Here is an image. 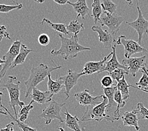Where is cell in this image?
<instances>
[{
  "label": "cell",
  "mask_w": 148,
  "mask_h": 131,
  "mask_svg": "<svg viewBox=\"0 0 148 131\" xmlns=\"http://www.w3.org/2000/svg\"><path fill=\"white\" fill-rule=\"evenodd\" d=\"M58 129L59 130V131H65L62 127H58Z\"/></svg>",
  "instance_id": "cell-43"
},
{
  "label": "cell",
  "mask_w": 148,
  "mask_h": 131,
  "mask_svg": "<svg viewBox=\"0 0 148 131\" xmlns=\"http://www.w3.org/2000/svg\"><path fill=\"white\" fill-rule=\"evenodd\" d=\"M116 86H117V90L121 92L123 100L126 102V100H127L129 98V88L130 86L125 81V77L123 78L121 80H120L119 82H117Z\"/></svg>",
  "instance_id": "cell-26"
},
{
  "label": "cell",
  "mask_w": 148,
  "mask_h": 131,
  "mask_svg": "<svg viewBox=\"0 0 148 131\" xmlns=\"http://www.w3.org/2000/svg\"><path fill=\"white\" fill-rule=\"evenodd\" d=\"M101 5L104 10V13H108L110 14L115 13L117 8V5L110 0H102L101 1Z\"/></svg>",
  "instance_id": "cell-31"
},
{
  "label": "cell",
  "mask_w": 148,
  "mask_h": 131,
  "mask_svg": "<svg viewBox=\"0 0 148 131\" xmlns=\"http://www.w3.org/2000/svg\"><path fill=\"white\" fill-rule=\"evenodd\" d=\"M23 8L22 4H17L16 5H6L0 4V13H6L14 10H20Z\"/></svg>",
  "instance_id": "cell-34"
},
{
  "label": "cell",
  "mask_w": 148,
  "mask_h": 131,
  "mask_svg": "<svg viewBox=\"0 0 148 131\" xmlns=\"http://www.w3.org/2000/svg\"><path fill=\"white\" fill-rule=\"evenodd\" d=\"M114 100L116 102V104H117V107L114 112V117L116 119V120H119L120 119V110L124 107L126 102L123 100L121 92L118 90L115 91L114 95Z\"/></svg>",
  "instance_id": "cell-27"
},
{
  "label": "cell",
  "mask_w": 148,
  "mask_h": 131,
  "mask_svg": "<svg viewBox=\"0 0 148 131\" xmlns=\"http://www.w3.org/2000/svg\"><path fill=\"white\" fill-rule=\"evenodd\" d=\"M54 1L59 5H64L68 3V0H54Z\"/></svg>",
  "instance_id": "cell-39"
},
{
  "label": "cell",
  "mask_w": 148,
  "mask_h": 131,
  "mask_svg": "<svg viewBox=\"0 0 148 131\" xmlns=\"http://www.w3.org/2000/svg\"><path fill=\"white\" fill-rule=\"evenodd\" d=\"M140 72L143 73V76L140 79L139 82L136 83L137 86H133L132 85H129L130 87H133L136 89H138L140 91L148 93V73L147 69L146 67L142 68L140 70Z\"/></svg>",
  "instance_id": "cell-23"
},
{
  "label": "cell",
  "mask_w": 148,
  "mask_h": 131,
  "mask_svg": "<svg viewBox=\"0 0 148 131\" xmlns=\"http://www.w3.org/2000/svg\"><path fill=\"white\" fill-rule=\"evenodd\" d=\"M35 2L37 3H40V4H42V3H44L45 2L44 0H40V1H38V0H35Z\"/></svg>",
  "instance_id": "cell-42"
},
{
  "label": "cell",
  "mask_w": 148,
  "mask_h": 131,
  "mask_svg": "<svg viewBox=\"0 0 148 131\" xmlns=\"http://www.w3.org/2000/svg\"><path fill=\"white\" fill-rule=\"evenodd\" d=\"M34 102V101L32 100V101L29 103V105H24L22 108H21L20 109L18 120L21 122H25V121H26L28 117H29L30 111L34 108V106L32 105V104Z\"/></svg>",
  "instance_id": "cell-30"
},
{
  "label": "cell",
  "mask_w": 148,
  "mask_h": 131,
  "mask_svg": "<svg viewBox=\"0 0 148 131\" xmlns=\"http://www.w3.org/2000/svg\"><path fill=\"white\" fill-rule=\"evenodd\" d=\"M21 45H22V42L20 40H16L15 42H13L8 51L3 56V58L5 62L4 65H3V68L2 71L0 72V82H1L2 79L6 75L8 69L11 68L14 60L15 59L20 51ZM0 90H3L4 89L3 88H0Z\"/></svg>",
  "instance_id": "cell-7"
},
{
  "label": "cell",
  "mask_w": 148,
  "mask_h": 131,
  "mask_svg": "<svg viewBox=\"0 0 148 131\" xmlns=\"http://www.w3.org/2000/svg\"><path fill=\"white\" fill-rule=\"evenodd\" d=\"M91 30L97 32L98 35L99 42L103 44L104 47L107 49L112 48L113 45L115 44L116 40L114 38V35L107 30H103L101 27L94 25L91 27Z\"/></svg>",
  "instance_id": "cell-14"
},
{
  "label": "cell",
  "mask_w": 148,
  "mask_h": 131,
  "mask_svg": "<svg viewBox=\"0 0 148 131\" xmlns=\"http://www.w3.org/2000/svg\"><path fill=\"white\" fill-rule=\"evenodd\" d=\"M116 45H122L124 48V56L126 59L131 58L134 54L140 52H147V51L138 42L132 39H127L125 35H121L115 42Z\"/></svg>",
  "instance_id": "cell-6"
},
{
  "label": "cell",
  "mask_w": 148,
  "mask_h": 131,
  "mask_svg": "<svg viewBox=\"0 0 148 131\" xmlns=\"http://www.w3.org/2000/svg\"><path fill=\"white\" fill-rule=\"evenodd\" d=\"M137 9L138 11V16L137 19L132 22H127L129 26L133 28L138 34V43L140 45H143V42H142L143 36L148 33V20L144 19L143 15V13L140 10L139 2L137 1Z\"/></svg>",
  "instance_id": "cell-8"
},
{
  "label": "cell",
  "mask_w": 148,
  "mask_h": 131,
  "mask_svg": "<svg viewBox=\"0 0 148 131\" xmlns=\"http://www.w3.org/2000/svg\"><path fill=\"white\" fill-rule=\"evenodd\" d=\"M63 87H64V83H63V82L61 80H52L51 74H49L47 81L48 91L50 92V93L52 96H54V95L58 94L59 92L62 89Z\"/></svg>",
  "instance_id": "cell-22"
},
{
  "label": "cell",
  "mask_w": 148,
  "mask_h": 131,
  "mask_svg": "<svg viewBox=\"0 0 148 131\" xmlns=\"http://www.w3.org/2000/svg\"><path fill=\"white\" fill-rule=\"evenodd\" d=\"M33 51H34L33 49H29L25 44L21 45L18 54L17 55L15 59L14 60L11 68L10 69H13L17 66L21 65L22 64H23L24 62L25 61V59L27 57V56Z\"/></svg>",
  "instance_id": "cell-20"
},
{
  "label": "cell",
  "mask_w": 148,
  "mask_h": 131,
  "mask_svg": "<svg viewBox=\"0 0 148 131\" xmlns=\"http://www.w3.org/2000/svg\"><path fill=\"white\" fill-rule=\"evenodd\" d=\"M75 97L80 105L86 107L99 104L103 100V95L97 97H93L90 93L88 90H84L83 91L77 92L75 94Z\"/></svg>",
  "instance_id": "cell-12"
},
{
  "label": "cell",
  "mask_w": 148,
  "mask_h": 131,
  "mask_svg": "<svg viewBox=\"0 0 148 131\" xmlns=\"http://www.w3.org/2000/svg\"><path fill=\"white\" fill-rule=\"evenodd\" d=\"M44 23H47L48 25L52 29L58 32L63 34L64 35H69V32L66 28V25L63 23H54L51 22L50 20L47 19H43L40 22L41 25H43Z\"/></svg>",
  "instance_id": "cell-24"
},
{
  "label": "cell",
  "mask_w": 148,
  "mask_h": 131,
  "mask_svg": "<svg viewBox=\"0 0 148 131\" xmlns=\"http://www.w3.org/2000/svg\"><path fill=\"white\" fill-rule=\"evenodd\" d=\"M1 100V97H0V106H1V107H2L3 109L5 110H6V112L8 114V115L10 116V117L12 118V119H13L14 121L15 122L17 126H18V127H19L21 130H22V131H37L36 129L30 127L29 125L27 124V123H25V122H21L18 120V119H16L15 117H13L11 113L3 105Z\"/></svg>",
  "instance_id": "cell-28"
},
{
  "label": "cell",
  "mask_w": 148,
  "mask_h": 131,
  "mask_svg": "<svg viewBox=\"0 0 148 131\" xmlns=\"http://www.w3.org/2000/svg\"><path fill=\"white\" fill-rule=\"evenodd\" d=\"M68 4L71 5L74 11L77 14L76 20L81 16L82 19H84L86 16H90V9L88 7L86 0H78L76 3H71L68 1Z\"/></svg>",
  "instance_id": "cell-15"
},
{
  "label": "cell",
  "mask_w": 148,
  "mask_h": 131,
  "mask_svg": "<svg viewBox=\"0 0 148 131\" xmlns=\"http://www.w3.org/2000/svg\"><path fill=\"white\" fill-rule=\"evenodd\" d=\"M0 114H1V115H8V114H7V113H6V112L3 111L2 110H1V109H0Z\"/></svg>",
  "instance_id": "cell-41"
},
{
  "label": "cell",
  "mask_w": 148,
  "mask_h": 131,
  "mask_svg": "<svg viewBox=\"0 0 148 131\" xmlns=\"http://www.w3.org/2000/svg\"><path fill=\"white\" fill-rule=\"evenodd\" d=\"M83 75H84V74L82 72L77 73L73 70L69 69L68 71V74L67 75L59 77V79L61 80L64 83L65 88V91L64 92V93L66 96V100L69 98L70 92H71L72 88L77 84L79 78Z\"/></svg>",
  "instance_id": "cell-11"
},
{
  "label": "cell",
  "mask_w": 148,
  "mask_h": 131,
  "mask_svg": "<svg viewBox=\"0 0 148 131\" xmlns=\"http://www.w3.org/2000/svg\"><path fill=\"white\" fill-rule=\"evenodd\" d=\"M30 97L34 102H36L39 104L45 105L52 101V97L53 96L48 91H42L37 88H34L32 91Z\"/></svg>",
  "instance_id": "cell-16"
},
{
  "label": "cell",
  "mask_w": 148,
  "mask_h": 131,
  "mask_svg": "<svg viewBox=\"0 0 148 131\" xmlns=\"http://www.w3.org/2000/svg\"><path fill=\"white\" fill-rule=\"evenodd\" d=\"M137 114L139 115L140 119H148V109L144 107L143 103H138L137 104Z\"/></svg>",
  "instance_id": "cell-33"
},
{
  "label": "cell",
  "mask_w": 148,
  "mask_h": 131,
  "mask_svg": "<svg viewBox=\"0 0 148 131\" xmlns=\"http://www.w3.org/2000/svg\"><path fill=\"white\" fill-rule=\"evenodd\" d=\"M101 84L102 88H110L117 84V83H114V81L110 75L104 76L101 80Z\"/></svg>",
  "instance_id": "cell-35"
},
{
  "label": "cell",
  "mask_w": 148,
  "mask_h": 131,
  "mask_svg": "<svg viewBox=\"0 0 148 131\" xmlns=\"http://www.w3.org/2000/svg\"><path fill=\"white\" fill-rule=\"evenodd\" d=\"M103 100L100 104L86 107V111L82 118V122L90 121L93 120L97 122H100L103 119L111 122L116 121V119L114 117L106 114L105 113L108 101L107 98L105 95H103Z\"/></svg>",
  "instance_id": "cell-3"
},
{
  "label": "cell",
  "mask_w": 148,
  "mask_h": 131,
  "mask_svg": "<svg viewBox=\"0 0 148 131\" xmlns=\"http://www.w3.org/2000/svg\"><path fill=\"white\" fill-rule=\"evenodd\" d=\"M65 105L66 104H58L54 100H52L48 107L42 110L38 118L44 119L46 125L50 124L52 120L56 119L61 123L64 122V120L61 115V112L62 107Z\"/></svg>",
  "instance_id": "cell-5"
},
{
  "label": "cell",
  "mask_w": 148,
  "mask_h": 131,
  "mask_svg": "<svg viewBox=\"0 0 148 131\" xmlns=\"http://www.w3.org/2000/svg\"><path fill=\"white\" fill-rule=\"evenodd\" d=\"M146 56H144L140 58H130L122 59V65L126 68L127 71L133 77L136 76V74L142 68L146 67Z\"/></svg>",
  "instance_id": "cell-10"
},
{
  "label": "cell",
  "mask_w": 148,
  "mask_h": 131,
  "mask_svg": "<svg viewBox=\"0 0 148 131\" xmlns=\"http://www.w3.org/2000/svg\"><path fill=\"white\" fill-rule=\"evenodd\" d=\"M14 125H15V123H14L13 122L10 123L8 125L6 126L5 128L1 129V131H10L11 130V129L14 126Z\"/></svg>",
  "instance_id": "cell-38"
},
{
  "label": "cell",
  "mask_w": 148,
  "mask_h": 131,
  "mask_svg": "<svg viewBox=\"0 0 148 131\" xmlns=\"http://www.w3.org/2000/svg\"><path fill=\"white\" fill-rule=\"evenodd\" d=\"M67 30L69 33H73V35H78L80 31L84 30L83 23H79L77 20L70 22L69 25L66 26Z\"/></svg>",
  "instance_id": "cell-29"
},
{
  "label": "cell",
  "mask_w": 148,
  "mask_h": 131,
  "mask_svg": "<svg viewBox=\"0 0 148 131\" xmlns=\"http://www.w3.org/2000/svg\"><path fill=\"white\" fill-rule=\"evenodd\" d=\"M127 3L128 4H129V6H131L133 2H132V1H127Z\"/></svg>",
  "instance_id": "cell-44"
},
{
  "label": "cell",
  "mask_w": 148,
  "mask_h": 131,
  "mask_svg": "<svg viewBox=\"0 0 148 131\" xmlns=\"http://www.w3.org/2000/svg\"><path fill=\"white\" fill-rule=\"evenodd\" d=\"M5 61L3 59H1L0 58V72L1 71L3 68V66H2V64H5Z\"/></svg>",
  "instance_id": "cell-40"
},
{
  "label": "cell",
  "mask_w": 148,
  "mask_h": 131,
  "mask_svg": "<svg viewBox=\"0 0 148 131\" xmlns=\"http://www.w3.org/2000/svg\"><path fill=\"white\" fill-rule=\"evenodd\" d=\"M105 15L100 19V24L101 27L106 26L108 28L110 32L116 35L119 32L121 25L124 22V18L119 16L117 14H110L108 13H104Z\"/></svg>",
  "instance_id": "cell-9"
},
{
  "label": "cell",
  "mask_w": 148,
  "mask_h": 131,
  "mask_svg": "<svg viewBox=\"0 0 148 131\" xmlns=\"http://www.w3.org/2000/svg\"><path fill=\"white\" fill-rule=\"evenodd\" d=\"M3 95V93H2V92H1V91H0V97H1Z\"/></svg>",
  "instance_id": "cell-45"
},
{
  "label": "cell",
  "mask_w": 148,
  "mask_h": 131,
  "mask_svg": "<svg viewBox=\"0 0 148 131\" xmlns=\"http://www.w3.org/2000/svg\"><path fill=\"white\" fill-rule=\"evenodd\" d=\"M116 44H115L112 47V58L110 59V61H107L106 62V66L105 68L103 71H107L109 73V74L111 73L112 72L114 71V70L117 69H124L126 70V68L121 64H120L118 61L117 58V55H116ZM127 71V70H126Z\"/></svg>",
  "instance_id": "cell-19"
},
{
  "label": "cell",
  "mask_w": 148,
  "mask_h": 131,
  "mask_svg": "<svg viewBox=\"0 0 148 131\" xmlns=\"http://www.w3.org/2000/svg\"><path fill=\"white\" fill-rule=\"evenodd\" d=\"M61 66H56L54 67H49L44 64H40L36 67H34L30 71L29 78L25 81V85L26 86L25 97V99H27L32 93V91L34 88L48 77L52 71L55 70L61 69Z\"/></svg>",
  "instance_id": "cell-2"
},
{
  "label": "cell",
  "mask_w": 148,
  "mask_h": 131,
  "mask_svg": "<svg viewBox=\"0 0 148 131\" xmlns=\"http://www.w3.org/2000/svg\"><path fill=\"white\" fill-rule=\"evenodd\" d=\"M64 114L66 115V119L64 120V122L67 127H68L69 129L73 130V131H82L79 125V120L76 115L72 116L68 112L66 108L65 109V112Z\"/></svg>",
  "instance_id": "cell-21"
},
{
  "label": "cell",
  "mask_w": 148,
  "mask_h": 131,
  "mask_svg": "<svg viewBox=\"0 0 148 131\" xmlns=\"http://www.w3.org/2000/svg\"><path fill=\"white\" fill-rule=\"evenodd\" d=\"M50 37L46 34H42L38 37V42L40 45L45 46L50 43Z\"/></svg>",
  "instance_id": "cell-36"
},
{
  "label": "cell",
  "mask_w": 148,
  "mask_h": 131,
  "mask_svg": "<svg viewBox=\"0 0 148 131\" xmlns=\"http://www.w3.org/2000/svg\"><path fill=\"white\" fill-rule=\"evenodd\" d=\"M3 38H7L8 39H11L9 33L6 30L5 26L0 25V42H1Z\"/></svg>",
  "instance_id": "cell-37"
},
{
  "label": "cell",
  "mask_w": 148,
  "mask_h": 131,
  "mask_svg": "<svg viewBox=\"0 0 148 131\" xmlns=\"http://www.w3.org/2000/svg\"><path fill=\"white\" fill-rule=\"evenodd\" d=\"M58 36L61 40V47L58 50L52 49L51 54L54 56H61L66 61L77 57L79 52L89 51L90 48L80 45L78 42V35H73L71 38H66L59 34Z\"/></svg>",
  "instance_id": "cell-1"
},
{
  "label": "cell",
  "mask_w": 148,
  "mask_h": 131,
  "mask_svg": "<svg viewBox=\"0 0 148 131\" xmlns=\"http://www.w3.org/2000/svg\"><path fill=\"white\" fill-rule=\"evenodd\" d=\"M20 81L18 80L17 78L14 76H9L7 79L6 83L2 84L1 86L4 87V90L6 89L8 92L10 97V106L15 113V117L18 119V115L16 114V107H20L22 108L25 105L23 102L20 101Z\"/></svg>",
  "instance_id": "cell-4"
},
{
  "label": "cell",
  "mask_w": 148,
  "mask_h": 131,
  "mask_svg": "<svg viewBox=\"0 0 148 131\" xmlns=\"http://www.w3.org/2000/svg\"><path fill=\"white\" fill-rule=\"evenodd\" d=\"M128 74L129 73L127 71L124 69H117L110 73V76L113 80L117 83L120 80H121L123 78L125 77V75H128Z\"/></svg>",
  "instance_id": "cell-32"
},
{
  "label": "cell",
  "mask_w": 148,
  "mask_h": 131,
  "mask_svg": "<svg viewBox=\"0 0 148 131\" xmlns=\"http://www.w3.org/2000/svg\"><path fill=\"white\" fill-rule=\"evenodd\" d=\"M147 73H148V70H147Z\"/></svg>",
  "instance_id": "cell-47"
},
{
  "label": "cell",
  "mask_w": 148,
  "mask_h": 131,
  "mask_svg": "<svg viewBox=\"0 0 148 131\" xmlns=\"http://www.w3.org/2000/svg\"><path fill=\"white\" fill-rule=\"evenodd\" d=\"M121 118L124 126L134 127H135L137 131L140 130V127L138 124L139 118L137 117L136 110L132 112H125L121 117Z\"/></svg>",
  "instance_id": "cell-18"
},
{
  "label": "cell",
  "mask_w": 148,
  "mask_h": 131,
  "mask_svg": "<svg viewBox=\"0 0 148 131\" xmlns=\"http://www.w3.org/2000/svg\"><path fill=\"white\" fill-rule=\"evenodd\" d=\"M92 15L95 24H97L98 22H100L101 15L103 13L102 7L101 5V1L100 0H94L92 5Z\"/></svg>",
  "instance_id": "cell-25"
},
{
  "label": "cell",
  "mask_w": 148,
  "mask_h": 131,
  "mask_svg": "<svg viewBox=\"0 0 148 131\" xmlns=\"http://www.w3.org/2000/svg\"><path fill=\"white\" fill-rule=\"evenodd\" d=\"M10 131H14V129H13V127H12V128L11 129V130H10Z\"/></svg>",
  "instance_id": "cell-46"
},
{
  "label": "cell",
  "mask_w": 148,
  "mask_h": 131,
  "mask_svg": "<svg viewBox=\"0 0 148 131\" xmlns=\"http://www.w3.org/2000/svg\"><path fill=\"white\" fill-rule=\"evenodd\" d=\"M116 85H114L110 88H103L105 96L107 98L108 101L107 107L106 109V112L107 113L114 112V114L115 109L117 107V104H116V102L114 100V95L115 91L117 90V88Z\"/></svg>",
  "instance_id": "cell-17"
},
{
  "label": "cell",
  "mask_w": 148,
  "mask_h": 131,
  "mask_svg": "<svg viewBox=\"0 0 148 131\" xmlns=\"http://www.w3.org/2000/svg\"><path fill=\"white\" fill-rule=\"evenodd\" d=\"M112 56V52L110 53L108 56L105 57L100 61L94 62V61H90L87 62L84 65V68L82 70V73H84V75H90L94 73H100L103 72V71L105 68L106 66V62L107 59Z\"/></svg>",
  "instance_id": "cell-13"
}]
</instances>
